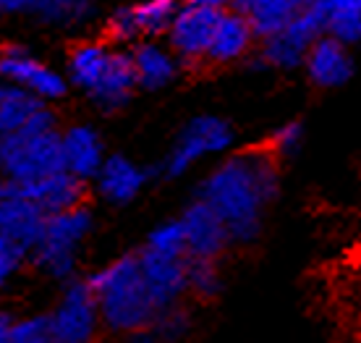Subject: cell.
Instances as JSON below:
<instances>
[{
    "label": "cell",
    "mask_w": 361,
    "mask_h": 343,
    "mask_svg": "<svg viewBox=\"0 0 361 343\" xmlns=\"http://www.w3.org/2000/svg\"><path fill=\"white\" fill-rule=\"evenodd\" d=\"M325 35L353 47L361 42V0H317Z\"/></svg>",
    "instance_id": "cell-22"
},
{
    "label": "cell",
    "mask_w": 361,
    "mask_h": 343,
    "mask_svg": "<svg viewBox=\"0 0 361 343\" xmlns=\"http://www.w3.org/2000/svg\"><path fill=\"white\" fill-rule=\"evenodd\" d=\"M233 142L235 131L231 126V121L215 116V113H199L178 128V134L171 142L168 152L163 155L154 176L168 181L183 179L202 160L226 155L233 147Z\"/></svg>",
    "instance_id": "cell-3"
},
{
    "label": "cell",
    "mask_w": 361,
    "mask_h": 343,
    "mask_svg": "<svg viewBox=\"0 0 361 343\" xmlns=\"http://www.w3.org/2000/svg\"><path fill=\"white\" fill-rule=\"evenodd\" d=\"M105 35H108V40L116 47L118 45H136V42H139V29H136L134 11H131V6L118 8L116 13L108 18Z\"/></svg>",
    "instance_id": "cell-31"
},
{
    "label": "cell",
    "mask_w": 361,
    "mask_h": 343,
    "mask_svg": "<svg viewBox=\"0 0 361 343\" xmlns=\"http://www.w3.org/2000/svg\"><path fill=\"white\" fill-rule=\"evenodd\" d=\"M131 64L136 73V87L145 92H163L180 76L183 66L173 50L160 40H142L131 45Z\"/></svg>",
    "instance_id": "cell-16"
},
{
    "label": "cell",
    "mask_w": 361,
    "mask_h": 343,
    "mask_svg": "<svg viewBox=\"0 0 361 343\" xmlns=\"http://www.w3.org/2000/svg\"><path fill=\"white\" fill-rule=\"evenodd\" d=\"M136 260H139V270H142V278H145L157 312L180 304L186 299V260L189 257H165V254L139 249Z\"/></svg>",
    "instance_id": "cell-12"
},
{
    "label": "cell",
    "mask_w": 361,
    "mask_h": 343,
    "mask_svg": "<svg viewBox=\"0 0 361 343\" xmlns=\"http://www.w3.org/2000/svg\"><path fill=\"white\" fill-rule=\"evenodd\" d=\"M189 6H204V8H231V0H183Z\"/></svg>",
    "instance_id": "cell-35"
},
{
    "label": "cell",
    "mask_w": 361,
    "mask_h": 343,
    "mask_svg": "<svg viewBox=\"0 0 361 343\" xmlns=\"http://www.w3.org/2000/svg\"><path fill=\"white\" fill-rule=\"evenodd\" d=\"M87 286L97 299L102 327L128 335L152 325L157 307L147 291L136 254H121L105 262L87 278Z\"/></svg>",
    "instance_id": "cell-2"
},
{
    "label": "cell",
    "mask_w": 361,
    "mask_h": 343,
    "mask_svg": "<svg viewBox=\"0 0 361 343\" xmlns=\"http://www.w3.org/2000/svg\"><path fill=\"white\" fill-rule=\"evenodd\" d=\"M259 40L254 35L252 24L246 13L233 8H226L217 18V27L212 32V42L207 50V61L204 66H215V68H226L238 61H246L254 53V45Z\"/></svg>",
    "instance_id": "cell-14"
},
{
    "label": "cell",
    "mask_w": 361,
    "mask_h": 343,
    "mask_svg": "<svg viewBox=\"0 0 361 343\" xmlns=\"http://www.w3.org/2000/svg\"><path fill=\"white\" fill-rule=\"evenodd\" d=\"M16 323V317L8 315V312H0V343L6 341V335L11 333V327Z\"/></svg>",
    "instance_id": "cell-36"
},
{
    "label": "cell",
    "mask_w": 361,
    "mask_h": 343,
    "mask_svg": "<svg viewBox=\"0 0 361 343\" xmlns=\"http://www.w3.org/2000/svg\"><path fill=\"white\" fill-rule=\"evenodd\" d=\"M304 139H307V126H304V121L290 118V121H283L280 126L272 128L270 136L262 142V147L272 155V157H278L280 163H283V160H288V157L301 152Z\"/></svg>",
    "instance_id": "cell-28"
},
{
    "label": "cell",
    "mask_w": 361,
    "mask_h": 343,
    "mask_svg": "<svg viewBox=\"0 0 361 343\" xmlns=\"http://www.w3.org/2000/svg\"><path fill=\"white\" fill-rule=\"evenodd\" d=\"M154 335L160 338V343H180L186 341L194 330V315L191 309L180 301V304H173V307H165L154 315L152 325Z\"/></svg>",
    "instance_id": "cell-27"
},
{
    "label": "cell",
    "mask_w": 361,
    "mask_h": 343,
    "mask_svg": "<svg viewBox=\"0 0 361 343\" xmlns=\"http://www.w3.org/2000/svg\"><path fill=\"white\" fill-rule=\"evenodd\" d=\"M126 343H160V338L154 335L152 327H142V330H134V333L126 335Z\"/></svg>",
    "instance_id": "cell-33"
},
{
    "label": "cell",
    "mask_w": 361,
    "mask_h": 343,
    "mask_svg": "<svg viewBox=\"0 0 361 343\" xmlns=\"http://www.w3.org/2000/svg\"><path fill=\"white\" fill-rule=\"evenodd\" d=\"M92 228H94V217H92V210L87 205L47 215L42 239L29 252L37 270L55 280H66V283L73 280L79 249L87 241V236L92 234Z\"/></svg>",
    "instance_id": "cell-4"
},
{
    "label": "cell",
    "mask_w": 361,
    "mask_h": 343,
    "mask_svg": "<svg viewBox=\"0 0 361 343\" xmlns=\"http://www.w3.org/2000/svg\"><path fill=\"white\" fill-rule=\"evenodd\" d=\"M29 254L21 249V246L11 244L8 239L0 236V289L8 286V280L21 270V265L27 260Z\"/></svg>",
    "instance_id": "cell-32"
},
{
    "label": "cell",
    "mask_w": 361,
    "mask_h": 343,
    "mask_svg": "<svg viewBox=\"0 0 361 343\" xmlns=\"http://www.w3.org/2000/svg\"><path fill=\"white\" fill-rule=\"evenodd\" d=\"M0 82L21 87L24 92L35 95L42 102L61 100L68 92V79L63 73L42 64L39 58H35L27 47L21 45L0 47Z\"/></svg>",
    "instance_id": "cell-9"
},
{
    "label": "cell",
    "mask_w": 361,
    "mask_h": 343,
    "mask_svg": "<svg viewBox=\"0 0 361 343\" xmlns=\"http://www.w3.org/2000/svg\"><path fill=\"white\" fill-rule=\"evenodd\" d=\"M3 343H53L47 315H32L24 317V320H16Z\"/></svg>",
    "instance_id": "cell-30"
},
{
    "label": "cell",
    "mask_w": 361,
    "mask_h": 343,
    "mask_svg": "<svg viewBox=\"0 0 361 343\" xmlns=\"http://www.w3.org/2000/svg\"><path fill=\"white\" fill-rule=\"evenodd\" d=\"M58 171H66L61 128L37 136L24 131L0 136V176L13 181H37Z\"/></svg>",
    "instance_id": "cell-5"
},
{
    "label": "cell",
    "mask_w": 361,
    "mask_h": 343,
    "mask_svg": "<svg viewBox=\"0 0 361 343\" xmlns=\"http://www.w3.org/2000/svg\"><path fill=\"white\" fill-rule=\"evenodd\" d=\"M325 35V18L317 8V3L304 13H298L288 27H283L275 35L259 40L257 47V66L262 71L290 73L301 68L309 47Z\"/></svg>",
    "instance_id": "cell-6"
},
{
    "label": "cell",
    "mask_w": 361,
    "mask_h": 343,
    "mask_svg": "<svg viewBox=\"0 0 361 343\" xmlns=\"http://www.w3.org/2000/svg\"><path fill=\"white\" fill-rule=\"evenodd\" d=\"M32 3H37V0H32ZM29 8H32V6H29Z\"/></svg>",
    "instance_id": "cell-37"
},
{
    "label": "cell",
    "mask_w": 361,
    "mask_h": 343,
    "mask_svg": "<svg viewBox=\"0 0 361 343\" xmlns=\"http://www.w3.org/2000/svg\"><path fill=\"white\" fill-rule=\"evenodd\" d=\"M18 197L35 202L45 215L66 212L79 205H87V181L76 179L68 171H58L53 176L37 181H16Z\"/></svg>",
    "instance_id": "cell-15"
},
{
    "label": "cell",
    "mask_w": 361,
    "mask_h": 343,
    "mask_svg": "<svg viewBox=\"0 0 361 343\" xmlns=\"http://www.w3.org/2000/svg\"><path fill=\"white\" fill-rule=\"evenodd\" d=\"M29 11L45 24L73 27V24H84L94 13V3L92 0H37Z\"/></svg>",
    "instance_id": "cell-26"
},
{
    "label": "cell",
    "mask_w": 361,
    "mask_h": 343,
    "mask_svg": "<svg viewBox=\"0 0 361 343\" xmlns=\"http://www.w3.org/2000/svg\"><path fill=\"white\" fill-rule=\"evenodd\" d=\"M53 343H94L102 327L97 299L87 280H68L53 312L47 315Z\"/></svg>",
    "instance_id": "cell-7"
},
{
    "label": "cell",
    "mask_w": 361,
    "mask_h": 343,
    "mask_svg": "<svg viewBox=\"0 0 361 343\" xmlns=\"http://www.w3.org/2000/svg\"><path fill=\"white\" fill-rule=\"evenodd\" d=\"M178 8L180 0H142V3L131 6L136 29H139V42L142 40H160L168 35Z\"/></svg>",
    "instance_id": "cell-24"
},
{
    "label": "cell",
    "mask_w": 361,
    "mask_h": 343,
    "mask_svg": "<svg viewBox=\"0 0 361 343\" xmlns=\"http://www.w3.org/2000/svg\"><path fill=\"white\" fill-rule=\"evenodd\" d=\"M194 197L223 220L231 244L249 246L262 234L267 207L280 197V160L262 145L228 155L199 181Z\"/></svg>",
    "instance_id": "cell-1"
},
{
    "label": "cell",
    "mask_w": 361,
    "mask_h": 343,
    "mask_svg": "<svg viewBox=\"0 0 361 343\" xmlns=\"http://www.w3.org/2000/svg\"><path fill=\"white\" fill-rule=\"evenodd\" d=\"M142 249L154 254H165V257H189L186 254V236H183L178 217H168L163 223H157L147 234Z\"/></svg>",
    "instance_id": "cell-29"
},
{
    "label": "cell",
    "mask_w": 361,
    "mask_h": 343,
    "mask_svg": "<svg viewBox=\"0 0 361 343\" xmlns=\"http://www.w3.org/2000/svg\"><path fill=\"white\" fill-rule=\"evenodd\" d=\"M61 152H63V168L82 181L94 179L99 165L108 157L102 136L90 124H73V126L63 128L61 131Z\"/></svg>",
    "instance_id": "cell-17"
},
{
    "label": "cell",
    "mask_w": 361,
    "mask_h": 343,
    "mask_svg": "<svg viewBox=\"0 0 361 343\" xmlns=\"http://www.w3.org/2000/svg\"><path fill=\"white\" fill-rule=\"evenodd\" d=\"M223 294V270L220 260H186V296L197 301H212Z\"/></svg>",
    "instance_id": "cell-25"
},
{
    "label": "cell",
    "mask_w": 361,
    "mask_h": 343,
    "mask_svg": "<svg viewBox=\"0 0 361 343\" xmlns=\"http://www.w3.org/2000/svg\"><path fill=\"white\" fill-rule=\"evenodd\" d=\"M39 105H45V102L37 100L35 95L8 82H0V136L18 131Z\"/></svg>",
    "instance_id": "cell-23"
},
{
    "label": "cell",
    "mask_w": 361,
    "mask_h": 343,
    "mask_svg": "<svg viewBox=\"0 0 361 343\" xmlns=\"http://www.w3.org/2000/svg\"><path fill=\"white\" fill-rule=\"evenodd\" d=\"M47 215L37 207L35 202L24 197L0 199V236L11 244L21 246L24 252H32L37 241L42 239Z\"/></svg>",
    "instance_id": "cell-19"
},
{
    "label": "cell",
    "mask_w": 361,
    "mask_h": 343,
    "mask_svg": "<svg viewBox=\"0 0 361 343\" xmlns=\"http://www.w3.org/2000/svg\"><path fill=\"white\" fill-rule=\"evenodd\" d=\"M223 11L180 3L178 13H176L168 35H165V45L171 47L183 68L204 66L209 42H212V32H215L217 18H220Z\"/></svg>",
    "instance_id": "cell-8"
},
{
    "label": "cell",
    "mask_w": 361,
    "mask_h": 343,
    "mask_svg": "<svg viewBox=\"0 0 361 343\" xmlns=\"http://www.w3.org/2000/svg\"><path fill=\"white\" fill-rule=\"evenodd\" d=\"M152 179V171L145 168L142 163H136L128 155H108L105 163L99 165L97 176H94V186L97 194L113 207H126L131 205L142 191L147 189V183Z\"/></svg>",
    "instance_id": "cell-11"
},
{
    "label": "cell",
    "mask_w": 361,
    "mask_h": 343,
    "mask_svg": "<svg viewBox=\"0 0 361 343\" xmlns=\"http://www.w3.org/2000/svg\"><path fill=\"white\" fill-rule=\"evenodd\" d=\"M301 68L317 90H338L351 82L356 64H353L351 47L338 42L335 37L322 35L309 47Z\"/></svg>",
    "instance_id": "cell-13"
},
{
    "label": "cell",
    "mask_w": 361,
    "mask_h": 343,
    "mask_svg": "<svg viewBox=\"0 0 361 343\" xmlns=\"http://www.w3.org/2000/svg\"><path fill=\"white\" fill-rule=\"evenodd\" d=\"M32 0H0V13H18V11H29Z\"/></svg>",
    "instance_id": "cell-34"
},
{
    "label": "cell",
    "mask_w": 361,
    "mask_h": 343,
    "mask_svg": "<svg viewBox=\"0 0 361 343\" xmlns=\"http://www.w3.org/2000/svg\"><path fill=\"white\" fill-rule=\"evenodd\" d=\"M314 3L317 0H252L244 13L257 40H264V37L280 32L283 27H288L298 13L312 8Z\"/></svg>",
    "instance_id": "cell-20"
},
{
    "label": "cell",
    "mask_w": 361,
    "mask_h": 343,
    "mask_svg": "<svg viewBox=\"0 0 361 343\" xmlns=\"http://www.w3.org/2000/svg\"><path fill=\"white\" fill-rule=\"evenodd\" d=\"M178 220L180 228H183V236H186V254L189 257L220 260L233 246L226 226H223V220L202 199H191L189 205L180 210Z\"/></svg>",
    "instance_id": "cell-10"
},
{
    "label": "cell",
    "mask_w": 361,
    "mask_h": 343,
    "mask_svg": "<svg viewBox=\"0 0 361 343\" xmlns=\"http://www.w3.org/2000/svg\"><path fill=\"white\" fill-rule=\"evenodd\" d=\"M136 87V73L131 64V53L123 47H113V58H110L108 68L102 73L97 87L87 95V97L97 105L102 113H118L131 102Z\"/></svg>",
    "instance_id": "cell-18"
},
{
    "label": "cell",
    "mask_w": 361,
    "mask_h": 343,
    "mask_svg": "<svg viewBox=\"0 0 361 343\" xmlns=\"http://www.w3.org/2000/svg\"><path fill=\"white\" fill-rule=\"evenodd\" d=\"M113 47L108 42H82L68 55V79L73 87H79L84 95H90L113 58Z\"/></svg>",
    "instance_id": "cell-21"
}]
</instances>
